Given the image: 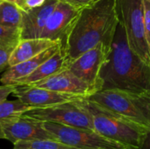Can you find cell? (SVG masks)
Returning a JSON list of instances; mask_svg holds the SVG:
<instances>
[{"mask_svg": "<svg viewBox=\"0 0 150 149\" xmlns=\"http://www.w3.org/2000/svg\"><path fill=\"white\" fill-rule=\"evenodd\" d=\"M119 22L118 0H98L82 9L62 42L67 64L99 43L111 47Z\"/></svg>", "mask_w": 150, "mask_h": 149, "instance_id": "cell-1", "label": "cell"}, {"mask_svg": "<svg viewBox=\"0 0 150 149\" xmlns=\"http://www.w3.org/2000/svg\"><path fill=\"white\" fill-rule=\"evenodd\" d=\"M100 82L102 89L150 94V63L146 62L130 47L120 20L108 59L100 71Z\"/></svg>", "mask_w": 150, "mask_h": 149, "instance_id": "cell-2", "label": "cell"}, {"mask_svg": "<svg viewBox=\"0 0 150 149\" xmlns=\"http://www.w3.org/2000/svg\"><path fill=\"white\" fill-rule=\"evenodd\" d=\"M84 104L91 114L96 132L132 148L140 149L148 128L123 118L88 98L84 99Z\"/></svg>", "mask_w": 150, "mask_h": 149, "instance_id": "cell-3", "label": "cell"}, {"mask_svg": "<svg viewBox=\"0 0 150 149\" xmlns=\"http://www.w3.org/2000/svg\"><path fill=\"white\" fill-rule=\"evenodd\" d=\"M88 99L150 130V94L102 89Z\"/></svg>", "mask_w": 150, "mask_h": 149, "instance_id": "cell-4", "label": "cell"}, {"mask_svg": "<svg viewBox=\"0 0 150 149\" xmlns=\"http://www.w3.org/2000/svg\"><path fill=\"white\" fill-rule=\"evenodd\" d=\"M43 127L54 140L80 149H134L111 140L94 130L42 121Z\"/></svg>", "mask_w": 150, "mask_h": 149, "instance_id": "cell-5", "label": "cell"}, {"mask_svg": "<svg viewBox=\"0 0 150 149\" xmlns=\"http://www.w3.org/2000/svg\"><path fill=\"white\" fill-rule=\"evenodd\" d=\"M121 21L130 47L146 62L150 63V52L145 33L143 0H118Z\"/></svg>", "mask_w": 150, "mask_h": 149, "instance_id": "cell-6", "label": "cell"}, {"mask_svg": "<svg viewBox=\"0 0 150 149\" xmlns=\"http://www.w3.org/2000/svg\"><path fill=\"white\" fill-rule=\"evenodd\" d=\"M84 99L52 106L33 108L23 115L40 121L54 122L69 126L95 131L92 117L84 104Z\"/></svg>", "mask_w": 150, "mask_h": 149, "instance_id": "cell-7", "label": "cell"}, {"mask_svg": "<svg viewBox=\"0 0 150 149\" xmlns=\"http://www.w3.org/2000/svg\"><path fill=\"white\" fill-rule=\"evenodd\" d=\"M111 47L99 43L69 61L67 68L96 91L102 89L100 71L108 59Z\"/></svg>", "mask_w": 150, "mask_h": 149, "instance_id": "cell-8", "label": "cell"}, {"mask_svg": "<svg viewBox=\"0 0 150 149\" xmlns=\"http://www.w3.org/2000/svg\"><path fill=\"white\" fill-rule=\"evenodd\" d=\"M0 125L4 139L12 144L25 140H54L53 136L43 127L42 121L23 114L5 119L1 121Z\"/></svg>", "mask_w": 150, "mask_h": 149, "instance_id": "cell-9", "label": "cell"}, {"mask_svg": "<svg viewBox=\"0 0 150 149\" xmlns=\"http://www.w3.org/2000/svg\"><path fill=\"white\" fill-rule=\"evenodd\" d=\"M12 94L24 104L33 108L52 106L84 99V97L80 96L62 93L33 85H15V90Z\"/></svg>", "mask_w": 150, "mask_h": 149, "instance_id": "cell-10", "label": "cell"}, {"mask_svg": "<svg viewBox=\"0 0 150 149\" xmlns=\"http://www.w3.org/2000/svg\"><path fill=\"white\" fill-rule=\"evenodd\" d=\"M80 11L81 9L76 8L65 2L59 1L48 18L40 38L53 41H60L62 43L77 18Z\"/></svg>", "mask_w": 150, "mask_h": 149, "instance_id": "cell-11", "label": "cell"}, {"mask_svg": "<svg viewBox=\"0 0 150 149\" xmlns=\"http://www.w3.org/2000/svg\"><path fill=\"white\" fill-rule=\"evenodd\" d=\"M33 85L62 93L80 96L84 98H88L97 92L95 89L77 77L68 68Z\"/></svg>", "mask_w": 150, "mask_h": 149, "instance_id": "cell-12", "label": "cell"}, {"mask_svg": "<svg viewBox=\"0 0 150 149\" xmlns=\"http://www.w3.org/2000/svg\"><path fill=\"white\" fill-rule=\"evenodd\" d=\"M60 0H46L40 6L22 11L20 39L40 38L48 18Z\"/></svg>", "mask_w": 150, "mask_h": 149, "instance_id": "cell-13", "label": "cell"}, {"mask_svg": "<svg viewBox=\"0 0 150 149\" xmlns=\"http://www.w3.org/2000/svg\"><path fill=\"white\" fill-rule=\"evenodd\" d=\"M62 47V43H59L52 47L46 49L36 56H33L30 59H27L20 63L9 67V68L4 72L2 76L0 82L2 84H15V83L30 75L33 71H34L41 63L50 58L53 54H54Z\"/></svg>", "mask_w": 150, "mask_h": 149, "instance_id": "cell-14", "label": "cell"}, {"mask_svg": "<svg viewBox=\"0 0 150 149\" xmlns=\"http://www.w3.org/2000/svg\"><path fill=\"white\" fill-rule=\"evenodd\" d=\"M67 68V60L62 47L50 58L41 63L34 71L18 80L14 85H33Z\"/></svg>", "mask_w": 150, "mask_h": 149, "instance_id": "cell-15", "label": "cell"}, {"mask_svg": "<svg viewBox=\"0 0 150 149\" xmlns=\"http://www.w3.org/2000/svg\"><path fill=\"white\" fill-rule=\"evenodd\" d=\"M59 43L61 42L53 41L43 38L20 40V41L15 47L11 54L9 60V67L20 63L33 56H36L46 49L52 47Z\"/></svg>", "mask_w": 150, "mask_h": 149, "instance_id": "cell-16", "label": "cell"}, {"mask_svg": "<svg viewBox=\"0 0 150 149\" xmlns=\"http://www.w3.org/2000/svg\"><path fill=\"white\" fill-rule=\"evenodd\" d=\"M22 10L13 2H0V25L8 27H21Z\"/></svg>", "mask_w": 150, "mask_h": 149, "instance_id": "cell-17", "label": "cell"}, {"mask_svg": "<svg viewBox=\"0 0 150 149\" xmlns=\"http://www.w3.org/2000/svg\"><path fill=\"white\" fill-rule=\"evenodd\" d=\"M12 149H80L52 139H34L18 141Z\"/></svg>", "mask_w": 150, "mask_h": 149, "instance_id": "cell-18", "label": "cell"}, {"mask_svg": "<svg viewBox=\"0 0 150 149\" xmlns=\"http://www.w3.org/2000/svg\"><path fill=\"white\" fill-rule=\"evenodd\" d=\"M31 109H33V107L24 104L19 99H16L12 101L4 100L0 103V123L2 120L5 119L22 115L25 112L30 111ZM0 139H4L1 128V125H0Z\"/></svg>", "mask_w": 150, "mask_h": 149, "instance_id": "cell-19", "label": "cell"}, {"mask_svg": "<svg viewBox=\"0 0 150 149\" xmlns=\"http://www.w3.org/2000/svg\"><path fill=\"white\" fill-rule=\"evenodd\" d=\"M20 40V28L0 25V45L15 47Z\"/></svg>", "mask_w": 150, "mask_h": 149, "instance_id": "cell-20", "label": "cell"}, {"mask_svg": "<svg viewBox=\"0 0 150 149\" xmlns=\"http://www.w3.org/2000/svg\"><path fill=\"white\" fill-rule=\"evenodd\" d=\"M15 47L0 45V72L9 67V60Z\"/></svg>", "mask_w": 150, "mask_h": 149, "instance_id": "cell-21", "label": "cell"}, {"mask_svg": "<svg viewBox=\"0 0 150 149\" xmlns=\"http://www.w3.org/2000/svg\"><path fill=\"white\" fill-rule=\"evenodd\" d=\"M144 3V20H145V33L150 52V0H143Z\"/></svg>", "mask_w": 150, "mask_h": 149, "instance_id": "cell-22", "label": "cell"}, {"mask_svg": "<svg viewBox=\"0 0 150 149\" xmlns=\"http://www.w3.org/2000/svg\"><path fill=\"white\" fill-rule=\"evenodd\" d=\"M46 0H15V4L22 10L27 11L44 4Z\"/></svg>", "mask_w": 150, "mask_h": 149, "instance_id": "cell-23", "label": "cell"}, {"mask_svg": "<svg viewBox=\"0 0 150 149\" xmlns=\"http://www.w3.org/2000/svg\"><path fill=\"white\" fill-rule=\"evenodd\" d=\"M15 85L13 84H3L0 86V103L6 100V98L13 93Z\"/></svg>", "mask_w": 150, "mask_h": 149, "instance_id": "cell-24", "label": "cell"}, {"mask_svg": "<svg viewBox=\"0 0 150 149\" xmlns=\"http://www.w3.org/2000/svg\"><path fill=\"white\" fill-rule=\"evenodd\" d=\"M60 1L65 2L74 7L81 9V10L92 4L95 2V0H60Z\"/></svg>", "mask_w": 150, "mask_h": 149, "instance_id": "cell-25", "label": "cell"}, {"mask_svg": "<svg viewBox=\"0 0 150 149\" xmlns=\"http://www.w3.org/2000/svg\"><path fill=\"white\" fill-rule=\"evenodd\" d=\"M140 149H150V130H148L146 133Z\"/></svg>", "mask_w": 150, "mask_h": 149, "instance_id": "cell-26", "label": "cell"}, {"mask_svg": "<svg viewBox=\"0 0 150 149\" xmlns=\"http://www.w3.org/2000/svg\"><path fill=\"white\" fill-rule=\"evenodd\" d=\"M3 1H10V2H13V3H15V0H3Z\"/></svg>", "mask_w": 150, "mask_h": 149, "instance_id": "cell-27", "label": "cell"}, {"mask_svg": "<svg viewBox=\"0 0 150 149\" xmlns=\"http://www.w3.org/2000/svg\"><path fill=\"white\" fill-rule=\"evenodd\" d=\"M1 1H3V0H0V2H1Z\"/></svg>", "mask_w": 150, "mask_h": 149, "instance_id": "cell-28", "label": "cell"}, {"mask_svg": "<svg viewBox=\"0 0 150 149\" xmlns=\"http://www.w3.org/2000/svg\"><path fill=\"white\" fill-rule=\"evenodd\" d=\"M96 1H98V0H95V2H96Z\"/></svg>", "mask_w": 150, "mask_h": 149, "instance_id": "cell-29", "label": "cell"}, {"mask_svg": "<svg viewBox=\"0 0 150 149\" xmlns=\"http://www.w3.org/2000/svg\"><path fill=\"white\" fill-rule=\"evenodd\" d=\"M0 149H2V148H0Z\"/></svg>", "mask_w": 150, "mask_h": 149, "instance_id": "cell-30", "label": "cell"}]
</instances>
